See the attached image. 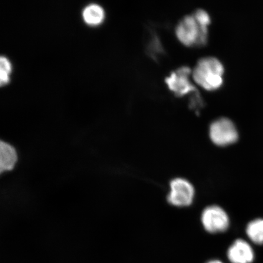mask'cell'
<instances>
[{"label":"cell","instance_id":"1","mask_svg":"<svg viewBox=\"0 0 263 263\" xmlns=\"http://www.w3.org/2000/svg\"><path fill=\"white\" fill-rule=\"evenodd\" d=\"M224 67L218 58L206 57L199 59L192 71V78L206 90L219 89L223 84Z\"/></svg>","mask_w":263,"mask_h":263},{"label":"cell","instance_id":"2","mask_svg":"<svg viewBox=\"0 0 263 263\" xmlns=\"http://www.w3.org/2000/svg\"><path fill=\"white\" fill-rule=\"evenodd\" d=\"M208 26L200 22L193 13L186 15L180 20L176 25V37L186 47H203L208 42Z\"/></svg>","mask_w":263,"mask_h":263},{"label":"cell","instance_id":"3","mask_svg":"<svg viewBox=\"0 0 263 263\" xmlns=\"http://www.w3.org/2000/svg\"><path fill=\"white\" fill-rule=\"evenodd\" d=\"M210 137L219 146H228L238 140V133L234 123L227 117L218 118L210 124Z\"/></svg>","mask_w":263,"mask_h":263},{"label":"cell","instance_id":"4","mask_svg":"<svg viewBox=\"0 0 263 263\" xmlns=\"http://www.w3.org/2000/svg\"><path fill=\"white\" fill-rule=\"evenodd\" d=\"M192 74L191 68L187 66H182L171 73L165 78V82L169 89L175 94L176 97L198 91L195 85L190 80V76Z\"/></svg>","mask_w":263,"mask_h":263},{"label":"cell","instance_id":"5","mask_svg":"<svg viewBox=\"0 0 263 263\" xmlns=\"http://www.w3.org/2000/svg\"><path fill=\"white\" fill-rule=\"evenodd\" d=\"M170 187L167 200L171 204L176 206H186L192 203L195 196V189L188 180L182 178L174 179L171 182Z\"/></svg>","mask_w":263,"mask_h":263},{"label":"cell","instance_id":"6","mask_svg":"<svg viewBox=\"0 0 263 263\" xmlns=\"http://www.w3.org/2000/svg\"><path fill=\"white\" fill-rule=\"evenodd\" d=\"M202 222L207 232L216 233L225 232L229 226L228 214L221 207H207L202 214Z\"/></svg>","mask_w":263,"mask_h":263},{"label":"cell","instance_id":"7","mask_svg":"<svg viewBox=\"0 0 263 263\" xmlns=\"http://www.w3.org/2000/svg\"><path fill=\"white\" fill-rule=\"evenodd\" d=\"M228 257L231 263H252L254 260L255 254L248 242L239 239L230 247Z\"/></svg>","mask_w":263,"mask_h":263},{"label":"cell","instance_id":"8","mask_svg":"<svg viewBox=\"0 0 263 263\" xmlns=\"http://www.w3.org/2000/svg\"><path fill=\"white\" fill-rule=\"evenodd\" d=\"M17 151L14 146L6 141H2L0 144V171L6 173L14 170L18 162Z\"/></svg>","mask_w":263,"mask_h":263},{"label":"cell","instance_id":"9","mask_svg":"<svg viewBox=\"0 0 263 263\" xmlns=\"http://www.w3.org/2000/svg\"><path fill=\"white\" fill-rule=\"evenodd\" d=\"M82 18L87 24L96 26L102 24L105 18L103 7L96 3H91L85 6L82 11Z\"/></svg>","mask_w":263,"mask_h":263},{"label":"cell","instance_id":"10","mask_svg":"<svg viewBox=\"0 0 263 263\" xmlns=\"http://www.w3.org/2000/svg\"><path fill=\"white\" fill-rule=\"evenodd\" d=\"M246 232L253 242L263 245V219H258L250 222L247 227Z\"/></svg>","mask_w":263,"mask_h":263},{"label":"cell","instance_id":"11","mask_svg":"<svg viewBox=\"0 0 263 263\" xmlns=\"http://www.w3.org/2000/svg\"><path fill=\"white\" fill-rule=\"evenodd\" d=\"M12 70V64L8 58L2 55L0 58V84H8L10 81L9 74Z\"/></svg>","mask_w":263,"mask_h":263},{"label":"cell","instance_id":"12","mask_svg":"<svg viewBox=\"0 0 263 263\" xmlns=\"http://www.w3.org/2000/svg\"><path fill=\"white\" fill-rule=\"evenodd\" d=\"M206 263H223L222 261L218 260V259H213V260H210Z\"/></svg>","mask_w":263,"mask_h":263}]
</instances>
